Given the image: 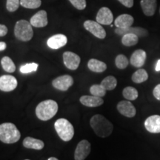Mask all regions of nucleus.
I'll list each match as a JSON object with an SVG mask.
<instances>
[{"label":"nucleus","mask_w":160,"mask_h":160,"mask_svg":"<svg viewBox=\"0 0 160 160\" xmlns=\"http://www.w3.org/2000/svg\"><path fill=\"white\" fill-rule=\"evenodd\" d=\"M92 129L98 137L105 138L111 134L113 130V125L108 119L100 114L93 116L90 121Z\"/></svg>","instance_id":"obj_1"},{"label":"nucleus","mask_w":160,"mask_h":160,"mask_svg":"<svg viewBox=\"0 0 160 160\" xmlns=\"http://www.w3.org/2000/svg\"><path fill=\"white\" fill-rule=\"evenodd\" d=\"M58 104L54 100L48 99L42 102L36 108V114L42 121H48L57 114Z\"/></svg>","instance_id":"obj_2"},{"label":"nucleus","mask_w":160,"mask_h":160,"mask_svg":"<svg viewBox=\"0 0 160 160\" xmlns=\"http://www.w3.org/2000/svg\"><path fill=\"white\" fill-rule=\"evenodd\" d=\"M21 133L14 124L5 122L0 125V141L5 144H13L18 142Z\"/></svg>","instance_id":"obj_3"},{"label":"nucleus","mask_w":160,"mask_h":160,"mask_svg":"<svg viewBox=\"0 0 160 160\" xmlns=\"http://www.w3.org/2000/svg\"><path fill=\"white\" fill-rule=\"evenodd\" d=\"M54 128L60 139L65 142H68L72 139L74 135V128L68 120L65 119H59L55 122Z\"/></svg>","instance_id":"obj_4"},{"label":"nucleus","mask_w":160,"mask_h":160,"mask_svg":"<svg viewBox=\"0 0 160 160\" xmlns=\"http://www.w3.org/2000/svg\"><path fill=\"white\" fill-rule=\"evenodd\" d=\"M15 37L23 42L30 41L33 36L31 24L26 20H19L16 23L14 28Z\"/></svg>","instance_id":"obj_5"},{"label":"nucleus","mask_w":160,"mask_h":160,"mask_svg":"<svg viewBox=\"0 0 160 160\" xmlns=\"http://www.w3.org/2000/svg\"><path fill=\"white\" fill-rule=\"evenodd\" d=\"M84 27L91 33L94 37L99 38V39H103L106 37V32L103 28L101 24L98 23L97 22L93 21V20H87L84 22Z\"/></svg>","instance_id":"obj_6"},{"label":"nucleus","mask_w":160,"mask_h":160,"mask_svg":"<svg viewBox=\"0 0 160 160\" xmlns=\"http://www.w3.org/2000/svg\"><path fill=\"white\" fill-rule=\"evenodd\" d=\"M91 143L88 140H82L76 148L74 152L75 160H85L91 153Z\"/></svg>","instance_id":"obj_7"},{"label":"nucleus","mask_w":160,"mask_h":160,"mask_svg":"<svg viewBox=\"0 0 160 160\" xmlns=\"http://www.w3.org/2000/svg\"><path fill=\"white\" fill-rule=\"evenodd\" d=\"M73 79L70 75H63L56 78L52 82V85L56 89L66 91L73 85Z\"/></svg>","instance_id":"obj_8"},{"label":"nucleus","mask_w":160,"mask_h":160,"mask_svg":"<svg viewBox=\"0 0 160 160\" xmlns=\"http://www.w3.org/2000/svg\"><path fill=\"white\" fill-rule=\"evenodd\" d=\"M17 80L11 75H3L0 77V91L10 92L17 87Z\"/></svg>","instance_id":"obj_9"},{"label":"nucleus","mask_w":160,"mask_h":160,"mask_svg":"<svg viewBox=\"0 0 160 160\" xmlns=\"http://www.w3.org/2000/svg\"><path fill=\"white\" fill-rule=\"evenodd\" d=\"M64 64L68 68L72 71L77 70L79 67L81 59L76 53L71 51H66L63 53Z\"/></svg>","instance_id":"obj_10"},{"label":"nucleus","mask_w":160,"mask_h":160,"mask_svg":"<svg viewBox=\"0 0 160 160\" xmlns=\"http://www.w3.org/2000/svg\"><path fill=\"white\" fill-rule=\"evenodd\" d=\"M117 110L122 115L128 118L135 117L137 113L136 108L129 100L128 101H125V100L120 101L117 105Z\"/></svg>","instance_id":"obj_11"},{"label":"nucleus","mask_w":160,"mask_h":160,"mask_svg":"<svg viewBox=\"0 0 160 160\" xmlns=\"http://www.w3.org/2000/svg\"><path fill=\"white\" fill-rule=\"evenodd\" d=\"M97 22L101 25H109L113 22V16L108 8L103 7L99 9L97 15Z\"/></svg>","instance_id":"obj_12"},{"label":"nucleus","mask_w":160,"mask_h":160,"mask_svg":"<svg viewBox=\"0 0 160 160\" xmlns=\"http://www.w3.org/2000/svg\"><path fill=\"white\" fill-rule=\"evenodd\" d=\"M145 128L151 133H160V116L152 115L145 121Z\"/></svg>","instance_id":"obj_13"},{"label":"nucleus","mask_w":160,"mask_h":160,"mask_svg":"<svg viewBox=\"0 0 160 160\" xmlns=\"http://www.w3.org/2000/svg\"><path fill=\"white\" fill-rule=\"evenodd\" d=\"M68 39L63 34H57L50 37L47 41V45L51 49H59L67 44Z\"/></svg>","instance_id":"obj_14"},{"label":"nucleus","mask_w":160,"mask_h":160,"mask_svg":"<svg viewBox=\"0 0 160 160\" xmlns=\"http://www.w3.org/2000/svg\"><path fill=\"white\" fill-rule=\"evenodd\" d=\"M115 33L119 36H123L126 33H133L139 37H146L148 34L147 30L139 27H129L126 28H117V29L115 30Z\"/></svg>","instance_id":"obj_15"},{"label":"nucleus","mask_w":160,"mask_h":160,"mask_svg":"<svg viewBox=\"0 0 160 160\" xmlns=\"http://www.w3.org/2000/svg\"><path fill=\"white\" fill-rule=\"evenodd\" d=\"M47 12L45 11H39L31 17V22L32 26L36 28H44L48 25Z\"/></svg>","instance_id":"obj_16"},{"label":"nucleus","mask_w":160,"mask_h":160,"mask_svg":"<svg viewBox=\"0 0 160 160\" xmlns=\"http://www.w3.org/2000/svg\"><path fill=\"white\" fill-rule=\"evenodd\" d=\"M146 57H147V54H146V52L145 51L142 49L137 50L132 54L131 59H130V62L133 67H142L145 63Z\"/></svg>","instance_id":"obj_17"},{"label":"nucleus","mask_w":160,"mask_h":160,"mask_svg":"<svg viewBox=\"0 0 160 160\" xmlns=\"http://www.w3.org/2000/svg\"><path fill=\"white\" fill-rule=\"evenodd\" d=\"M80 102L83 105L87 106V107L95 108L99 107L104 103V100L102 97H95V96H82L79 99Z\"/></svg>","instance_id":"obj_18"},{"label":"nucleus","mask_w":160,"mask_h":160,"mask_svg":"<svg viewBox=\"0 0 160 160\" xmlns=\"http://www.w3.org/2000/svg\"><path fill=\"white\" fill-rule=\"evenodd\" d=\"M140 5L145 15L151 17L155 14L157 6V0H141Z\"/></svg>","instance_id":"obj_19"},{"label":"nucleus","mask_w":160,"mask_h":160,"mask_svg":"<svg viewBox=\"0 0 160 160\" xmlns=\"http://www.w3.org/2000/svg\"><path fill=\"white\" fill-rule=\"evenodd\" d=\"M134 19L129 14H122L115 19L114 24L117 28H126L131 27L133 24Z\"/></svg>","instance_id":"obj_20"},{"label":"nucleus","mask_w":160,"mask_h":160,"mask_svg":"<svg viewBox=\"0 0 160 160\" xmlns=\"http://www.w3.org/2000/svg\"><path fill=\"white\" fill-rule=\"evenodd\" d=\"M23 145L26 148L33 150H42L45 146V144L42 140L32 137H26L23 140Z\"/></svg>","instance_id":"obj_21"},{"label":"nucleus","mask_w":160,"mask_h":160,"mask_svg":"<svg viewBox=\"0 0 160 160\" xmlns=\"http://www.w3.org/2000/svg\"><path fill=\"white\" fill-rule=\"evenodd\" d=\"M88 67L91 71L95 73H102L107 69V65L103 62L96 59H91L88 61Z\"/></svg>","instance_id":"obj_22"},{"label":"nucleus","mask_w":160,"mask_h":160,"mask_svg":"<svg viewBox=\"0 0 160 160\" xmlns=\"http://www.w3.org/2000/svg\"><path fill=\"white\" fill-rule=\"evenodd\" d=\"M131 79L134 83H142L144 82L147 81L148 79V74L145 69L141 68L136 71L135 73H133Z\"/></svg>","instance_id":"obj_23"},{"label":"nucleus","mask_w":160,"mask_h":160,"mask_svg":"<svg viewBox=\"0 0 160 160\" xmlns=\"http://www.w3.org/2000/svg\"><path fill=\"white\" fill-rule=\"evenodd\" d=\"M139 42V37L133 33H126L122 36V43L123 45L127 47L136 45Z\"/></svg>","instance_id":"obj_24"},{"label":"nucleus","mask_w":160,"mask_h":160,"mask_svg":"<svg viewBox=\"0 0 160 160\" xmlns=\"http://www.w3.org/2000/svg\"><path fill=\"white\" fill-rule=\"evenodd\" d=\"M101 85L106 91H112L117 87V80L113 76H108L102 81Z\"/></svg>","instance_id":"obj_25"},{"label":"nucleus","mask_w":160,"mask_h":160,"mask_svg":"<svg viewBox=\"0 0 160 160\" xmlns=\"http://www.w3.org/2000/svg\"><path fill=\"white\" fill-rule=\"evenodd\" d=\"M122 95L126 99L129 100V101H133V100H136L137 99L139 93H138L137 89L129 86V87H126L125 88H124Z\"/></svg>","instance_id":"obj_26"},{"label":"nucleus","mask_w":160,"mask_h":160,"mask_svg":"<svg viewBox=\"0 0 160 160\" xmlns=\"http://www.w3.org/2000/svg\"><path fill=\"white\" fill-rule=\"evenodd\" d=\"M2 66V68L5 70L6 72H8V73H13L16 71V66L15 64L13 63V62L12 61V59L8 57H4L2 59L1 61Z\"/></svg>","instance_id":"obj_27"},{"label":"nucleus","mask_w":160,"mask_h":160,"mask_svg":"<svg viewBox=\"0 0 160 160\" xmlns=\"http://www.w3.org/2000/svg\"><path fill=\"white\" fill-rule=\"evenodd\" d=\"M41 4V0H20V5L25 8H38Z\"/></svg>","instance_id":"obj_28"},{"label":"nucleus","mask_w":160,"mask_h":160,"mask_svg":"<svg viewBox=\"0 0 160 160\" xmlns=\"http://www.w3.org/2000/svg\"><path fill=\"white\" fill-rule=\"evenodd\" d=\"M90 92L91 95L99 97H102L106 94V90L101 85V84L92 85L90 88Z\"/></svg>","instance_id":"obj_29"},{"label":"nucleus","mask_w":160,"mask_h":160,"mask_svg":"<svg viewBox=\"0 0 160 160\" xmlns=\"http://www.w3.org/2000/svg\"><path fill=\"white\" fill-rule=\"evenodd\" d=\"M115 64L116 66L119 69H125L128 67V65L129 62L128 58L123 54H119L118 55L115 60Z\"/></svg>","instance_id":"obj_30"},{"label":"nucleus","mask_w":160,"mask_h":160,"mask_svg":"<svg viewBox=\"0 0 160 160\" xmlns=\"http://www.w3.org/2000/svg\"><path fill=\"white\" fill-rule=\"evenodd\" d=\"M38 69V64L35 62L25 64L20 67L19 71L22 73H30L32 72L37 71Z\"/></svg>","instance_id":"obj_31"},{"label":"nucleus","mask_w":160,"mask_h":160,"mask_svg":"<svg viewBox=\"0 0 160 160\" xmlns=\"http://www.w3.org/2000/svg\"><path fill=\"white\" fill-rule=\"evenodd\" d=\"M20 0H7L6 8L9 12H14L19 8Z\"/></svg>","instance_id":"obj_32"},{"label":"nucleus","mask_w":160,"mask_h":160,"mask_svg":"<svg viewBox=\"0 0 160 160\" xmlns=\"http://www.w3.org/2000/svg\"><path fill=\"white\" fill-rule=\"evenodd\" d=\"M70 2L78 10H84L86 8V0H69Z\"/></svg>","instance_id":"obj_33"},{"label":"nucleus","mask_w":160,"mask_h":160,"mask_svg":"<svg viewBox=\"0 0 160 160\" xmlns=\"http://www.w3.org/2000/svg\"><path fill=\"white\" fill-rule=\"evenodd\" d=\"M153 94L156 99L160 101V84L157 85L154 88V89L153 91Z\"/></svg>","instance_id":"obj_34"},{"label":"nucleus","mask_w":160,"mask_h":160,"mask_svg":"<svg viewBox=\"0 0 160 160\" xmlns=\"http://www.w3.org/2000/svg\"><path fill=\"white\" fill-rule=\"evenodd\" d=\"M122 5L127 8H132L133 5V0H118Z\"/></svg>","instance_id":"obj_35"},{"label":"nucleus","mask_w":160,"mask_h":160,"mask_svg":"<svg viewBox=\"0 0 160 160\" xmlns=\"http://www.w3.org/2000/svg\"><path fill=\"white\" fill-rule=\"evenodd\" d=\"M8 33V28L0 24V37H4Z\"/></svg>","instance_id":"obj_36"},{"label":"nucleus","mask_w":160,"mask_h":160,"mask_svg":"<svg viewBox=\"0 0 160 160\" xmlns=\"http://www.w3.org/2000/svg\"><path fill=\"white\" fill-rule=\"evenodd\" d=\"M6 47H7V45H6L5 42H0V51H5L6 49Z\"/></svg>","instance_id":"obj_37"},{"label":"nucleus","mask_w":160,"mask_h":160,"mask_svg":"<svg viewBox=\"0 0 160 160\" xmlns=\"http://www.w3.org/2000/svg\"><path fill=\"white\" fill-rule=\"evenodd\" d=\"M155 71L157 72L160 71V59H159L157 61V65H156V68H155Z\"/></svg>","instance_id":"obj_38"},{"label":"nucleus","mask_w":160,"mask_h":160,"mask_svg":"<svg viewBox=\"0 0 160 160\" xmlns=\"http://www.w3.org/2000/svg\"><path fill=\"white\" fill-rule=\"evenodd\" d=\"M48 160H59V159H58L57 158H56V157H50Z\"/></svg>","instance_id":"obj_39"},{"label":"nucleus","mask_w":160,"mask_h":160,"mask_svg":"<svg viewBox=\"0 0 160 160\" xmlns=\"http://www.w3.org/2000/svg\"><path fill=\"white\" fill-rule=\"evenodd\" d=\"M25 160H30V159H25Z\"/></svg>","instance_id":"obj_40"},{"label":"nucleus","mask_w":160,"mask_h":160,"mask_svg":"<svg viewBox=\"0 0 160 160\" xmlns=\"http://www.w3.org/2000/svg\"><path fill=\"white\" fill-rule=\"evenodd\" d=\"M159 12H160V9H159Z\"/></svg>","instance_id":"obj_41"}]
</instances>
